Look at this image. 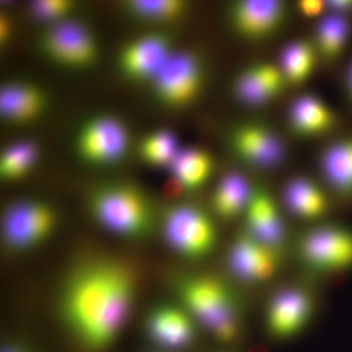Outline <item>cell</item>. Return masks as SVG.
Returning <instances> with one entry per match:
<instances>
[{
	"mask_svg": "<svg viewBox=\"0 0 352 352\" xmlns=\"http://www.w3.org/2000/svg\"><path fill=\"white\" fill-rule=\"evenodd\" d=\"M314 305L307 291L288 287L271 298L266 310L267 332L276 340H289L302 332L314 314Z\"/></svg>",
	"mask_w": 352,
	"mask_h": 352,
	"instance_id": "11",
	"label": "cell"
},
{
	"mask_svg": "<svg viewBox=\"0 0 352 352\" xmlns=\"http://www.w3.org/2000/svg\"><path fill=\"white\" fill-rule=\"evenodd\" d=\"M180 296L187 309L217 342H237L242 328L241 312L230 287L214 277L191 278L180 287Z\"/></svg>",
	"mask_w": 352,
	"mask_h": 352,
	"instance_id": "2",
	"label": "cell"
},
{
	"mask_svg": "<svg viewBox=\"0 0 352 352\" xmlns=\"http://www.w3.org/2000/svg\"><path fill=\"white\" fill-rule=\"evenodd\" d=\"M281 250L258 242L241 233L229 249L227 263L236 279L248 285L266 283L276 276L283 261Z\"/></svg>",
	"mask_w": 352,
	"mask_h": 352,
	"instance_id": "9",
	"label": "cell"
},
{
	"mask_svg": "<svg viewBox=\"0 0 352 352\" xmlns=\"http://www.w3.org/2000/svg\"><path fill=\"white\" fill-rule=\"evenodd\" d=\"M74 9L75 4L69 0H36L30 4L32 17L50 25L69 19Z\"/></svg>",
	"mask_w": 352,
	"mask_h": 352,
	"instance_id": "29",
	"label": "cell"
},
{
	"mask_svg": "<svg viewBox=\"0 0 352 352\" xmlns=\"http://www.w3.org/2000/svg\"><path fill=\"white\" fill-rule=\"evenodd\" d=\"M319 58L314 43L298 39L285 46L278 67L287 85L298 87L314 75Z\"/></svg>",
	"mask_w": 352,
	"mask_h": 352,
	"instance_id": "23",
	"label": "cell"
},
{
	"mask_svg": "<svg viewBox=\"0 0 352 352\" xmlns=\"http://www.w3.org/2000/svg\"><path fill=\"white\" fill-rule=\"evenodd\" d=\"M279 67L258 63L243 69L233 83V94L242 105L258 108L270 104L286 87Z\"/></svg>",
	"mask_w": 352,
	"mask_h": 352,
	"instance_id": "16",
	"label": "cell"
},
{
	"mask_svg": "<svg viewBox=\"0 0 352 352\" xmlns=\"http://www.w3.org/2000/svg\"><path fill=\"white\" fill-rule=\"evenodd\" d=\"M12 32V25L6 16L0 18V43H6Z\"/></svg>",
	"mask_w": 352,
	"mask_h": 352,
	"instance_id": "33",
	"label": "cell"
},
{
	"mask_svg": "<svg viewBox=\"0 0 352 352\" xmlns=\"http://www.w3.org/2000/svg\"><path fill=\"white\" fill-rule=\"evenodd\" d=\"M346 87L347 94H349V98H351L352 102V62L351 66L349 67V69H347L346 76Z\"/></svg>",
	"mask_w": 352,
	"mask_h": 352,
	"instance_id": "34",
	"label": "cell"
},
{
	"mask_svg": "<svg viewBox=\"0 0 352 352\" xmlns=\"http://www.w3.org/2000/svg\"><path fill=\"white\" fill-rule=\"evenodd\" d=\"M254 193L240 171H230L220 180L212 197V208L220 219L231 220L245 214Z\"/></svg>",
	"mask_w": 352,
	"mask_h": 352,
	"instance_id": "21",
	"label": "cell"
},
{
	"mask_svg": "<svg viewBox=\"0 0 352 352\" xmlns=\"http://www.w3.org/2000/svg\"><path fill=\"white\" fill-rule=\"evenodd\" d=\"M320 168L326 182L336 192L352 195V138L328 146L322 154Z\"/></svg>",
	"mask_w": 352,
	"mask_h": 352,
	"instance_id": "22",
	"label": "cell"
},
{
	"mask_svg": "<svg viewBox=\"0 0 352 352\" xmlns=\"http://www.w3.org/2000/svg\"><path fill=\"white\" fill-rule=\"evenodd\" d=\"M346 270H333L324 273L323 281L324 284L329 288H338L342 286L346 280Z\"/></svg>",
	"mask_w": 352,
	"mask_h": 352,
	"instance_id": "31",
	"label": "cell"
},
{
	"mask_svg": "<svg viewBox=\"0 0 352 352\" xmlns=\"http://www.w3.org/2000/svg\"><path fill=\"white\" fill-rule=\"evenodd\" d=\"M2 352H24V351H20L19 349H16V347H9V349H6Z\"/></svg>",
	"mask_w": 352,
	"mask_h": 352,
	"instance_id": "36",
	"label": "cell"
},
{
	"mask_svg": "<svg viewBox=\"0 0 352 352\" xmlns=\"http://www.w3.org/2000/svg\"><path fill=\"white\" fill-rule=\"evenodd\" d=\"M245 217V233L261 244L282 251L288 231L277 204L265 189H254Z\"/></svg>",
	"mask_w": 352,
	"mask_h": 352,
	"instance_id": "15",
	"label": "cell"
},
{
	"mask_svg": "<svg viewBox=\"0 0 352 352\" xmlns=\"http://www.w3.org/2000/svg\"><path fill=\"white\" fill-rule=\"evenodd\" d=\"M133 294V277L122 264H88L68 285L63 302L65 318L85 344L103 349L126 324Z\"/></svg>",
	"mask_w": 352,
	"mask_h": 352,
	"instance_id": "1",
	"label": "cell"
},
{
	"mask_svg": "<svg viewBox=\"0 0 352 352\" xmlns=\"http://www.w3.org/2000/svg\"><path fill=\"white\" fill-rule=\"evenodd\" d=\"M289 126L300 138H316L332 131L337 119L332 109L318 96L303 94L296 97L288 112Z\"/></svg>",
	"mask_w": 352,
	"mask_h": 352,
	"instance_id": "19",
	"label": "cell"
},
{
	"mask_svg": "<svg viewBox=\"0 0 352 352\" xmlns=\"http://www.w3.org/2000/svg\"><path fill=\"white\" fill-rule=\"evenodd\" d=\"M180 150L175 134L168 129H161L143 139L140 156L151 166L170 168Z\"/></svg>",
	"mask_w": 352,
	"mask_h": 352,
	"instance_id": "28",
	"label": "cell"
},
{
	"mask_svg": "<svg viewBox=\"0 0 352 352\" xmlns=\"http://www.w3.org/2000/svg\"><path fill=\"white\" fill-rule=\"evenodd\" d=\"M231 146L236 156L256 170H272L283 163L287 150L279 135L263 124H241L231 134Z\"/></svg>",
	"mask_w": 352,
	"mask_h": 352,
	"instance_id": "12",
	"label": "cell"
},
{
	"mask_svg": "<svg viewBox=\"0 0 352 352\" xmlns=\"http://www.w3.org/2000/svg\"><path fill=\"white\" fill-rule=\"evenodd\" d=\"M129 131L122 120L111 115L92 118L83 124L76 150L83 161L106 166L120 161L129 147Z\"/></svg>",
	"mask_w": 352,
	"mask_h": 352,
	"instance_id": "8",
	"label": "cell"
},
{
	"mask_svg": "<svg viewBox=\"0 0 352 352\" xmlns=\"http://www.w3.org/2000/svg\"><path fill=\"white\" fill-rule=\"evenodd\" d=\"M326 6L330 13L347 16L352 12V0H331L326 1Z\"/></svg>",
	"mask_w": 352,
	"mask_h": 352,
	"instance_id": "32",
	"label": "cell"
},
{
	"mask_svg": "<svg viewBox=\"0 0 352 352\" xmlns=\"http://www.w3.org/2000/svg\"><path fill=\"white\" fill-rule=\"evenodd\" d=\"M351 36V25L347 16L329 13L319 21L315 32L314 44L319 57L326 61L340 58Z\"/></svg>",
	"mask_w": 352,
	"mask_h": 352,
	"instance_id": "25",
	"label": "cell"
},
{
	"mask_svg": "<svg viewBox=\"0 0 352 352\" xmlns=\"http://www.w3.org/2000/svg\"><path fill=\"white\" fill-rule=\"evenodd\" d=\"M204 69L200 58L188 52H173L152 80L155 95L170 108L193 103L203 87Z\"/></svg>",
	"mask_w": 352,
	"mask_h": 352,
	"instance_id": "7",
	"label": "cell"
},
{
	"mask_svg": "<svg viewBox=\"0 0 352 352\" xmlns=\"http://www.w3.org/2000/svg\"><path fill=\"white\" fill-rule=\"evenodd\" d=\"M286 18V6L277 0H241L232 6V27L243 38L261 41L279 31Z\"/></svg>",
	"mask_w": 352,
	"mask_h": 352,
	"instance_id": "14",
	"label": "cell"
},
{
	"mask_svg": "<svg viewBox=\"0 0 352 352\" xmlns=\"http://www.w3.org/2000/svg\"><path fill=\"white\" fill-rule=\"evenodd\" d=\"M298 254L309 270L324 273L352 268V230L339 224H322L303 233Z\"/></svg>",
	"mask_w": 352,
	"mask_h": 352,
	"instance_id": "6",
	"label": "cell"
},
{
	"mask_svg": "<svg viewBox=\"0 0 352 352\" xmlns=\"http://www.w3.org/2000/svg\"><path fill=\"white\" fill-rule=\"evenodd\" d=\"M38 46L44 56L65 68H87L98 58V45L92 32L71 18L44 30Z\"/></svg>",
	"mask_w": 352,
	"mask_h": 352,
	"instance_id": "5",
	"label": "cell"
},
{
	"mask_svg": "<svg viewBox=\"0 0 352 352\" xmlns=\"http://www.w3.org/2000/svg\"><path fill=\"white\" fill-rule=\"evenodd\" d=\"M56 222L54 210L38 201H22L6 210L2 232L7 244L23 249L45 239Z\"/></svg>",
	"mask_w": 352,
	"mask_h": 352,
	"instance_id": "10",
	"label": "cell"
},
{
	"mask_svg": "<svg viewBox=\"0 0 352 352\" xmlns=\"http://www.w3.org/2000/svg\"><path fill=\"white\" fill-rule=\"evenodd\" d=\"M46 105L43 90L25 82L6 83L0 89V116L13 124L34 122Z\"/></svg>",
	"mask_w": 352,
	"mask_h": 352,
	"instance_id": "18",
	"label": "cell"
},
{
	"mask_svg": "<svg viewBox=\"0 0 352 352\" xmlns=\"http://www.w3.org/2000/svg\"><path fill=\"white\" fill-rule=\"evenodd\" d=\"M89 207L99 224L119 235L138 237L151 227L153 214L149 201L142 192L131 184L104 185L90 197Z\"/></svg>",
	"mask_w": 352,
	"mask_h": 352,
	"instance_id": "3",
	"label": "cell"
},
{
	"mask_svg": "<svg viewBox=\"0 0 352 352\" xmlns=\"http://www.w3.org/2000/svg\"><path fill=\"white\" fill-rule=\"evenodd\" d=\"M247 352H271L267 346H264L263 344H254L248 349Z\"/></svg>",
	"mask_w": 352,
	"mask_h": 352,
	"instance_id": "35",
	"label": "cell"
},
{
	"mask_svg": "<svg viewBox=\"0 0 352 352\" xmlns=\"http://www.w3.org/2000/svg\"><path fill=\"white\" fill-rule=\"evenodd\" d=\"M298 11L307 18H316L326 12V1L321 0H302L298 2Z\"/></svg>",
	"mask_w": 352,
	"mask_h": 352,
	"instance_id": "30",
	"label": "cell"
},
{
	"mask_svg": "<svg viewBox=\"0 0 352 352\" xmlns=\"http://www.w3.org/2000/svg\"><path fill=\"white\" fill-rule=\"evenodd\" d=\"M283 201L291 214L305 220L318 219L329 208L325 192L305 176L289 180L284 188Z\"/></svg>",
	"mask_w": 352,
	"mask_h": 352,
	"instance_id": "20",
	"label": "cell"
},
{
	"mask_svg": "<svg viewBox=\"0 0 352 352\" xmlns=\"http://www.w3.org/2000/svg\"><path fill=\"white\" fill-rule=\"evenodd\" d=\"M147 328L152 340L168 349L183 351L195 342L193 322L188 314L176 307L157 308L148 319Z\"/></svg>",
	"mask_w": 352,
	"mask_h": 352,
	"instance_id": "17",
	"label": "cell"
},
{
	"mask_svg": "<svg viewBox=\"0 0 352 352\" xmlns=\"http://www.w3.org/2000/svg\"><path fill=\"white\" fill-rule=\"evenodd\" d=\"M170 168L173 178L185 190H195L206 184L212 176L214 159L201 148H185L178 153Z\"/></svg>",
	"mask_w": 352,
	"mask_h": 352,
	"instance_id": "24",
	"label": "cell"
},
{
	"mask_svg": "<svg viewBox=\"0 0 352 352\" xmlns=\"http://www.w3.org/2000/svg\"><path fill=\"white\" fill-rule=\"evenodd\" d=\"M124 7L139 20L164 24L182 19L188 4L182 0H131Z\"/></svg>",
	"mask_w": 352,
	"mask_h": 352,
	"instance_id": "27",
	"label": "cell"
},
{
	"mask_svg": "<svg viewBox=\"0 0 352 352\" xmlns=\"http://www.w3.org/2000/svg\"><path fill=\"white\" fill-rule=\"evenodd\" d=\"M173 53L166 36L147 34L124 46L120 54V69L129 80L152 82Z\"/></svg>",
	"mask_w": 352,
	"mask_h": 352,
	"instance_id": "13",
	"label": "cell"
},
{
	"mask_svg": "<svg viewBox=\"0 0 352 352\" xmlns=\"http://www.w3.org/2000/svg\"><path fill=\"white\" fill-rule=\"evenodd\" d=\"M39 156L38 145L21 140L7 147L0 157V175L4 180L21 179L31 173Z\"/></svg>",
	"mask_w": 352,
	"mask_h": 352,
	"instance_id": "26",
	"label": "cell"
},
{
	"mask_svg": "<svg viewBox=\"0 0 352 352\" xmlns=\"http://www.w3.org/2000/svg\"><path fill=\"white\" fill-rule=\"evenodd\" d=\"M163 227L168 245L184 258H205L217 245L214 222L204 210L194 206L171 207L164 214Z\"/></svg>",
	"mask_w": 352,
	"mask_h": 352,
	"instance_id": "4",
	"label": "cell"
}]
</instances>
